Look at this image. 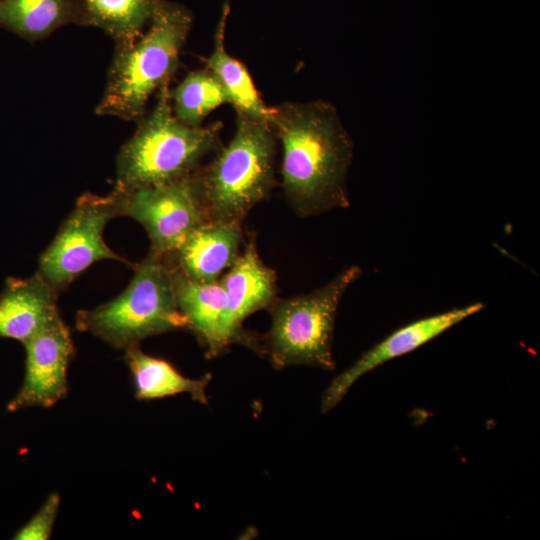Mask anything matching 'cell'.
I'll return each instance as SVG.
<instances>
[{
	"mask_svg": "<svg viewBox=\"0 0 540 540\" xmlns=\"http://www.w3.org/2000/svg\"><path fill=\"white\" fill-rule=\"evenodd\" d=\"M271 125L282 147V187L300 217L346 208L352 141L336 108L324 101L272 107Z\"/></svg>",
	"mask_w": 540,
	"mask_h": 540,
	"instance_id": "cell-1",
	"label": "cell"
},
{
	"mask_svg": "<svg viewBox=\"0 0 540 540\" xmlns=\"http://www.w3.org/2000/svg\"><path fill=\"white\" fill-rule=\"evenodd\" d=\"M191 25L188 9L164 0L146 31L131 43L116 45L95 113L141 120L151 95L168 85L177 70Z\"/></svg>",
	"mask_w": 540,
	"mask_h": 540,
	"instance_id": "cell-2",
	"label": "cell"
},
{
	"mask_svg": "<svg viewBox=\"0 0 540 540\" xmlns=\"http://www.w3.org/2000/svg\"><path fill=\"white\" fill-rule=\"evenodd\" d=\"M237 113L236 130L193 178L208 221L242 223L276 185L277 137L271 123Z\"/></svg>",
	"mask_w": 540,
	"mask_h": 540,
	"instance_id": "cell-3",
	"label": "cell"
},
{
	"mask_svg": "<svg viewBox=\"0 0 540 540\" xmlns=\"http://www.w3.org/2000/svg\"><path fill=\"white\" fill-rule=\"evenodd\" d=\"M221 122L190 127L174 115L168 85L116 159L114 189L173 183L193 174L219 145Z\"/></svg>",
	"mask_w": 540,
	"mask_h": 540,
	"instance_id": "cell-4",
	"label": "cell"
},
{
	"mask_svg": "<svg viewBox=\"0 0 540 540\" xmlns=\"http://www.w3.org/2000/svg\"><path fill=\"white\" fill-rule=\"evenodd\" d=\"M127 287L115 298L76 314V328L113 348L126 350L151 336L189 330L175 295L173 268L151 251L138 264Z\"/></svg>",
	"mask_w": 540,
	"mask_h": 540,
	"instance_id": "cell-5",
	"label": "cell"
},
{
	"mask_svg": "<svg viewBox=\"0 0 540 540\" xmlns=\"http://www.w3.org/2000/svg\"><path fill=\"white\" fill-rule=\"evenodd\" d=\"M361 275L352 265L326 285L303 295L278 298L269 307L272 322L260 337L261 356L276 369L309 365L333 370L331 353L335 317L347 288Z\"/></svg>",
	"mask_w": 540,
	"mask_h": 540,
	"instance_id": "cell-6",
	"label": "cell"
},
{
	"mask_svg": "<svg viewBox=\"0 0 540 540\" xmlns=\"http://www.w3.org/2000/svg\"><path fill=\"white\" fill-rule=\"evenodd\" d=\"M118 216L112 193L106 196L84 193L77 199L73 210L39 258L37 271L56 293L67 289L100 260L112 259L134 266L104 241L106 224Z\"/></svg>",
	"mask_w": 540,
	"mask_h": 540,
	"instance_id": "cell-7",
	"label": "cell"
},
{
	"mask_svg": "<svg viewBox=\"0 0 540 540\" xmlns=\"http://www.w3.org/2000/svg\"><path fill=\"white\" fill-rule=\"evenodd\" d=\"M119 216L139 222L150 239V251L171 256L199 225L208 221L193 174L168 184L113 189Z\"/></svg>",
	"mask_w": 540,
	"mask_h": 540,
	"instance_id": "cell-8",
	"label": "cell"
},
{
	"mask_svg": "<svg viewBox=\"0 0 540 540\" xmlns=\"http://www.w3.org/2000/svg\"><path fill=\"white\" fill-rule=\"evenodd\" d=\"M22 344L26 352L25 377L7 410L52 407L68 392V367L75 355L70 330L58 315Z\"/></svg>",
	"mask_w": 540,
	"mask_h": 540,
	"instance_id": "cell-9",
	"label": "cell"
},
{
	"mask_svg": "<svg viewBox=\"0 0 540 540\" xmlns=\"http://www.w3.org/2000/svg\"><path fill=\"white\" fill-rule=\"evenodd\" d=\"M228 304V327L233 342L261 355L260 338L243 329L252 313L269 309L277 299V276L260 258L252 235L229 271L220 277Z\"/></svg>",
	"mask_w": 540,
	"mask_h": 540,
	"instance_id": "cell-10",
	"label": "cell"
},
{
	"mask_svg": "<svg viewBox=\"0 0 540 540\" xmlns=\"http://www.w3.org/2000/svg\"><path fill=\"white\" fill-rule=\"evenodd\" d=\"M482 308L483 304L477 302L422 318L394 331L383 341L365 352L350 368L331 382L322 396V412L326 413L334 408L343 399L354 382L365 373L391 359L416 350L455 324L479 312Z\"/></svg>",
	"mask_w": 540,
	"mask_h": 540,
	"instance_id": "cell-11",
	"label": "cell"
},
{
	"mask_svg": "<svg viewBox=\"0 0 540 540\" xmlns=\"http://www.w3.org/2000/svg\"><path fill=\"white\" fill-rule=\"evenodd\" d=\"M243 241L241 223L206 221L195 228L168 262L187 278L214 282L239 256Z\"/></svg>",
	"mask_w": 540,
	"mask_h": 540,
	"instance_id": "cell-12",
	"label": "cell"
},
{
	"mask_svg": "<svg viewBox=\"0 0 540 540\" xmlns=\"http://www.w3.org/2000/svg\"><path fill=\"white\" fill-rule=\"evenodd\" d=\"M172 268L177 305L189 330L205 347L208 358L222 354L234 342L228 327L227 296L220 280L198 282Z\"/></svg>",
	"mask_w": 540,
	"mask_h": 540,
	"instance_id": "cell-13",
	"label": "cell"
},
{
	"mask_svg": "<svg viewBox=\"0 0 540 540\" xmlns=\"http://www.w3.org/2000/svg\"><path fill=\"white\" fill-rule=\"evenodd\" d=\"M57 295L38 271L27 278H8L0 295V338L28 340L60 315Z\"/></svg>",
	"mask_w": 540,
	"mask_h": 540,
	"instance_id": "cell-14",
	"label": "cell"
},
{
	"mask_svg": "<svg viewBox=\"0 0 540 540\" xmlns=\"http://www.w3.org/2000/svg\"><path fill=\"white\" fill-rule=\"evenodd\" d=\"M87 26L79 0H0V27L30 41L67 25Z\"/></svg>",
	"mask_w": 540,
	"mask_h": 540,
	"instance_id": "cell-15",
	"label": "cell"
},
{
	"mask_svg": "<svg viewBox=\"0 0 540 540\" xmlns=\"http://www.w3.org/2000/svg\"><path fill=\"white\" fill-rule=\"evenodd\" d=\"M124 351V359L132 374L135 397L138 400L188 393L194 401L207 404L206 389L211 381L210 374L200 379H190L168 361L144 353L139 345Z\"/></svg>",
	"mask_w": 540,
	"mask_h": 540,
	"instance_id": "cell-16",
	"label": "cell"
},
{
	"mask_svg": "<svg viewBox=\"0 0 540 540\" xmlns=\"http://www.w3.org/2000/svg\"><path fill=\"white\" fill-rule=\"evenodd\" d=\"M227 5L215 34V46L206 59V68L221 82L236 112L257 121L271 123L272 107L260 97L245 65L225 49L224 32Z\"/></svg>",
	"mask_w": 540,
	"mask_h": 540,
	"instance_id": "cell-17",
	"label": "cell"
},
{
	"mask_svg": "<svg viewBox=\"0 0 540 540\" xmlns=\"http://www.w3.org/2000/svg\"><path fill=\"white\" fill-rule=\"evenodd\" d=\"M87 26L104 30L116 45L131 43L149 25L164 0H79Z\"/></svg>",
	"mask_w": 540,
	"mask_h": 540,
	"instance_id": "cell-18",
	"label": "cell"
},
{
	"mask_svg": "<svg viewBox=\"0 0 540 540\" xmlns=\"http://www.w3.org/2000/svg\"><path fill=\"white\" fill-rule=\"evenodd\" d=\"M172 111L184 125L202 126V122L217 107L230 103L226 90L207 68L190 72L170 91Z\"/></svg>",
	"mask_w": 540,
	"mask_h": 540,
	"instance_id": "cell-19",
	"label": "cell"
},
{
	"mask_svg": "<svg viewBox=\"0 0 540 540\" xmlns=\"http://www.w3.org/2000/svg\"><path fill=\"white\" fill-rule=\"evenodd\" d=\"M60 506V495L52 493L36 514L16 533L17 540H47L50 538Z\"/></svg>",
	"mask_w": 540,
	"mask_h": 540,
	"instance_id": "cell-20",
	"label": "cell"
}]
</instances>
